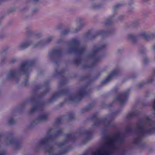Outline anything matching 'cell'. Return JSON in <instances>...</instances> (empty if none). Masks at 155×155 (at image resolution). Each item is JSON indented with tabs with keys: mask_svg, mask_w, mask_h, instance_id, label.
<instances>
[{
	"mask_svg": "<svg viewBox=\"0 0 155 155\" xmlns=\"http://www.w3.org/2000/svg\"><path fill=\"white\" fill-rule=\"evenodd\" d=\"M48 116L46 114L40 115L34 120L31 123L30 127H33L38 124L45 121L47 119Z\"/></svg>",
	"mask_w": 155,
	"mask_h": 155,
	"instance_id": "3",
	"label": "cell"
},
{
	"mask_svg": "<svg viewBox=\"0 0 155 155\" xmlns=\"http://www.w3.org/2000/svg\"><path fill=\"white\" fill-rule=\"evenodd\" d=\"M49 86L47 84L41 85L36 88L34 94L37 97H41L49 91Z\"/></svg>",
	"mask_w": 155,
	"mask_h": 155,
	"instance_id": "2",
	"label": "cell"
},
{
	"mask_svg": "<svg viewBox=\"0 0 155 155\" xmlns=\"http://www.w3.org/2000/svg\"><path fill=\"white\" fill-rule=\"evenodd\" d=\"M116 145V137L110 138L101 144L92 155H111L114 150Z\"/></svg>",
	"mask_w": 155,
	"mask_h": 155,
	"instance_id": "1",
	"label": "cell"
}]
</instances>
